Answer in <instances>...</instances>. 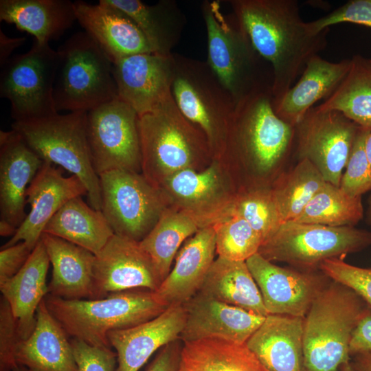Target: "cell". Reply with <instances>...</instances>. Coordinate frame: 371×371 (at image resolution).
<instances>
[{"label":"cell","mask_w":371,"mask_h":371,"mask_svg":"<svg viewBox=\"0 0 371 371\" xmlns=\"http://www.w3.org/2000/svg\"><path fill=\"white\" fill-rule=\"evenodd\" d=\"M254 47L271 65L273 102L293 85L308 60L325 49L329 29L309 31L295 0H230Z\"/></svg>","instance_id":"1"},{"label":"cell","mask_w":371,"mask_h":371,"mask_svg":"<svg viewBox=\"0 0 371 371\" xmlns=\"http://www.w3.org/2000/svg\"><path fill=\"white\" fill-rule=\"evenodd\" d=\"M201 10L207 37L206 63L235 104L272 88L271 65L255 49L234 12L224 13L220 1L215 0L203 1Z\"/></svg>","instance_id":"2"},{"label":"cell","mask_w":371,"mask_h":371,"mask_svg":"<svg viewBox=\"0 0 371 371\" xmlns=\"http://www.w3.org/2000/svg\"><path fill=\"white\" fill-rule=\"evenodd\" d=\"M47 308L69 337L111 348L108 333L149 321L168 306L154 291L132 289L98 300H65L47 294Z\"/></svg>","instance_id":"3"},{"label":"cell","mask_w":371,"mask_h":371,"mask_svg":"<svg viewBox=\"0 0 371 371\" xmlns=\"http://www.w3.org/2000/svg\"><path fill=\"white\" fill-rule=\"evenodd\" d=\"M369 306L353 290L330 279L304 319L307 371H339L349 361L352 333Z\"/></svg>","instance_id":"4"},{"label":"cell","mask_w":371,"mask_h":371,"mask_svg":"<svg viewBox=\"0 0 371 371\" xmlns=\"http://www.w3.org/2000/svg\"><path fill=\"white\" fill-rule=\"evenodd\" d=\"M139 128L142 173L157 186L213 155L205 135L182 115L172 95L157 109L139 117Z\"/></svg>","instance_id":"5"},{"label":"cell","mask_w":371,"mask_h":371,"mask_svg":"<svg viewBox=\"0 0 371 371\" xmlns=\"http://www.w3.org/2000/svg\"><path fill=\"white\" fill-rule=\"evenodd\" d=\"M12 129L44 162L59 165L78 177L87 189L91 206L101 210L100 179L93 166L87 137V112L14 121Z\"/></svg>","instance_id":"6"},{"label":"cell","mask_w":371,"mask_h":371,"mask_svg":"<svg viewBox=\"0 0 371 371\" xmlns=\"http://www.w3.org/2000/svg\"><path fill=\"white\" fill-rule=\"evenodd\" d=\"M295 141V126L275 113L270 88L254 92L236 104L223 153L266 172L281 163Z\"/></svg>","instance_id":"7"},{"label":"cell","mask_w":371,"mask_h":371,"mask_svg":"<svg viewBox=\"0 0 371 371\" xmlns=\"http://www.w3.org/2000/svg\"><path fill=\"white\" fill-rule=\"evenodd\" d=\"M58 52L54 87L58 112H88L118 98L113 63L86 32L73 34Z\"/></svg>","instance_id":"8"},{"label":"cell","mask_w":371,"mask_h":371,"mask_svg":"<svg viewBox=\"0 0 371 371\" xmlns=\"http://www.w3.org/2000/svg\"><path fill=\"white\" fill-rule=\"evenodd\" d=\"M172 97L182 115L205 136L213 155L224 150L236 104L206 62L172 53Z\"/></svg>","instance_id":"9"},{"label":"cell","mask_w":371,"mask_h":371,"mask_svg":"<svg viewBox=\"0 0 371 371\" xmlns=\"http://www.w3.org/2000/svg\"><path fill=\"white\" fill-rule=\"evenodd\" d=\"M371 246V232L355 227L282 222L258 251L267 260L315 271L327 259L344 258Z\"/></svg>","instance_id":"10"},{"label":"cell","mask_w":371,"mask_h":371,"mask_svg":"<svg viewBox=\"0 0 371 371\" xmlns=\"http://www.w3.org/2000/svg\"><path fill=\"white\" fill-rule=\"evenodd\" d=\"M59 61L58 50L34 41L30 50L12 56L1 68L0 96L10 101L15 122L58 113L54 87Z\"/></svg>","instance_id":"11"},{"label":"cell","mask_w":371,"mask_h":371,"mask_svg":"<svg viewBox=\"0 0 371 371\" xmlns=\"http://www.w3.org/2000/svg\"><path fill=\"white\" fill-rule=\"evenodd\" d=\"M102 212L115 234L137 242L156 225L168 203L142 173L114 170L99 175Z\"/></svg>","instance_id":"12"},{"label":"cell","mask_w":371,"mask_h":371,"mask_svg":"<svg viewBox=\"0 0 371 371\" xmlns=\"http://www.w3.org/2000/svg\"><path fill=\"white\" fill-rule=\"evenodd\" d=\"M87 137L98 176L114 170L142 173L139 115L120 98L87 112Z\"/></svg>","instance_id":"13"},{"label":"cell","mask_w":371,"mask_h":371,"mask_svg":"<svg viewBox=\"0 0 371 371\" xmlns=\"http://www.w3.org/2000/svg\"><path fill=\"white\" fill-rule=\"evenodd\" d=\"M295 126L299 160H308L326 182L339 186L360 126L339 111L313 106Z\"/></svg>","instance_id":"14"},{"label":"cell","mask_w":371,"mask_h":371,"mask_svg":"<svg viewBox=\"0 0 371 371\" xmlns=\"http://www.w3.org/2000/svg\"><path fill=\"white\" fill-rule=\"evenodd\" d=\"M218 161L198 171L186 168L165 178L157 186L168 206L192 215L201 228L213 225L226 213L236 193L230 190L228 181Z\"/></svg>","instance_id":"15"},{"label":"cell","mask_w":371,"mask_h":371,"mask_svg":"<svg viewBox=\"0 0 371 371\" xmlns=\"http://www.w3.org/2000/svg\"><path fill=\"white\" fill-rule=\"evenodd\" d=\"M245 262L269 315L305 317L329 280L322 271L319 274L315 271L280 267L258 253Z\"/></svg>","instance_id":"16"},{"label":"cell","mask_w":371,"mask_h":371,"mask_svg":"<svg viewBox=\"0 0 371 371\" xmlns=\"http://www.w3.org/2000/svg\"><path fill=\"white\" fill-rule=\"evenodd\" d=\"M95 256L91 300L132 289L155 292L161 284L151 258L139 242L114 234Z\"/></svg>","instance_id":"17"},{"label":"cell","mask_w":371,"mask_h":371,"mask_svg":"<svg viewBox=\"0 0 371 371\" xmlns=\"http://www.w3.org/2000/svg\"><path fill=\"white\" fill-rule=\"evenodd\" d=\"M172 73V54H138L113 63L118 98L139 117L155 111L171 96Z\"/></svg>","instance_id":"18"},{"label":"cell","mask_w":371,"mask_h":371,"mask_svg":"<svg viewBox=\"0 0 371 371\" xmlns=\"http://www.w3.org/2000/svg\"><path fill=\"white\" fill-rule=\"evenodd\" d=\"M183 305L186 322L179 339L183 343L218 339L245 344L266 317L200 292Z\"/></svg>","instance_id":"19"},{"label":"cell","mask_w":371,"mask_h":371,"mask_svg":"<svg viewBox=\"0 0 371 371\" xmlns=\"http://www.w3.org/2000/svg\"><path fill=\"white\" fill-rule=\"evenodd\" d=\"M87 194L81 181L75 175L64 177L62 170L44 162L26 190L30 211L12 238L1 248L25 241L35 247L52 216L67 201Z\"/></svg>","instance_id":"20"},{"label":"cell","mask_w":371,"mask_h":371,"mask_svg":"<svg viewBox=\"0 0 371 371\" xmlns=\"http://www.w3.org/2000/svg\"><path fill=\"white\" fill-rule=\"evenodd\" d=\"M77 21L114 63L124 58L153 52L144 34L124 12L100 0L74 1Z\"/></svg>","instance_id":"21"},{"label":"cell","mask_w":371,"mask_h":371,"mask_svg":"<svg viewBox=\"0 0 371 371\" xmlns=\"http://www.w3.org/2000/svg\"><path fill=\"white\" fill-rule=\"evenodd\" d=\"M44 161L14 130L0 131V215L18 229L25 212L27 186Z\"/></svg>","instance_id":"22"},{"label":"cell","mask_w":371,"mask_h":371,"mask_svg":"<svg viewBox=\"0 0 371 371\" xmlns=\"http://www.w3.org/2000/svg\"><path fill=\"white\" fill-rule=\"evenodd\" d=\"M185 322L183 305H172L149 321L110 331L108 339L117 354L115 371H138L155 351L179 339Z\"/></svg>","instance_id":"23"},{"label":"cell","mask_w":371,"mask_h":371,"mask_svg":"<svg viewBox=\"0 0 371 371\" xmlns=\"http://www.w3.org/2000/svg\"><path fill=\"white\" fill-rule=\"evenodd\" d=\"M304 319L269 314L245 344L268 371H307Z\"/></svg>","instance_id":"24"},{"label":"cell","mask_w":371,"mask_h":371,"mask_svg":"<svg viewBox=\"0 0 371 371\" xmlns=\"http://www.w3.org/2000/svg\"><path fill=\"white\" fill-rule=\"evenodd\" d=\"M216 253V237L211 226L200 229L186 240L175 256L174 267L155 291L168 306L183 304L200 289Z\"/></svg>","instance_id":"25"},{"label":"cell","mask_w":371,"mask_h":371,"mask_svg":"<svg viewBox=\"0 0 371 371\" xmlns=\"http://www.w3.org/2000/svg\"><path fill=\"white\" fill-rule=\"evenodd\" d=\"M36 318L34 330L17 346V365L27 371H78L71 340L47 308L45 299L37 308Z\"/></svg>","instance_id":"26"},{"label":"cell","mask_w":371,"mask_h":371,"mask_svg":"<svg viewBox=\"0 0 371 371\" xmlns=\"http://www.w3.org/2000/svg\"><path fill=\"white\" fill-rule=\"evenodd\" d=\"M351 65L350 59L334 63L318 54L311 57L296 84L282 98L273 102L278 117L295 126L321 99L328 98L339 87Z\"/></svg>","instance_id":"27"},{"label":"cell","mask_w":371,"mask_h":371,"mask_svg":"<svg viewBox=\"0 0 371 371\" xmlns=\"http://www.w3.org/2000/svg\"><path fill=\"white\" fill-rule=\"evenodd\" d=\"M41 239L52 265L48 294L65 300H91L95 255L47 234L43 233Z\"/></svg>","instance_id":"28"},{"label":"cell","mask_w":371,"mask_h":371,"mask_svg":"<svg viewBox=\"0 0 371 371\" xmlns=\"http://www.w3.org/2000/svg\"><path fill=\"white\" fill-rule=\"evenodd\" d=\"M49 259L40 239L23 267L13 277L0 284L17 323L21 339H27L36 325L37 308L48 294L46 277Z\"/></svg>","instance_id":"29"},{"label":"cell","mask_w":371,"mask_h":371,"mask_svg":"<svg viewBox=\"0 0 371 371\" xmlns=\"http://www.w3.org/2000/svg\"><path fill=\"white\" fill-rule=\"evenodd\" d=\"M0 21L32 34L39 43H49L77 19L69 0H1Z\"/></svg>","instance_id":"30"},{"label":"cell","mask_w":371,"mask_h":371,"mask_svg":"<svg viewBox=\"0 0 371 371\" xmlns=\"http://www.w3.org/2000/svg\"><path fill=\"white\" fill-rule=\"evenodd\" d=\"M122 10L137 25L153 52L168 56L179 42L186 25L184 13L174 0L147 5L139 0H106Z\"/></svg>","instance_id":"31"},{"label":"cell","mask_w":371,"mask_h":371,"mask_svg":"<svg viewBox=\"0 0 371 371\" xmlns=\"http://www.w3.org/2000/svg\"><path fill=\"white\" fill-rule=\"evenodd\" d=\"M198 292L258 315H269L245 261L218 256Z\"/></svg>","instance_id":"32"},{"label":"cell","mask_w":371,"mask_h":371,"mask_svg":"<svg viewBox=\"0 0 371 371\" xmlns=\"http://www.w3.org/2000/svg\"><path fill=\"white\" fill-rule=\"evenodd\" d=\"M43 233L83 247L94 255L115 234L102 210L89 206L82 196L73 198L63 205Z\"/></svg>","instance_id":"33"},{"label":"cell","mask_w":371,"mask_h":371,"mask_svg":"<svg viewBox=\"0 0 371 371\" xmlns=\"http://www.w3.org/2000/svg\"><path fill=\"white\" fill-rule=\"evenodd\" d=\"M180 368L186 371H268L245 344L218 339L183 343Z\"/></svg>","instance_id":"34"},{"label":"cell","mask_w":371,"mask_h":371,"mask_svg":"<svg viewBox=\"0 0 371 371\" xmlns=\"http://www.w3.org/2000/svg\"><path fill=\"white\" fill-rule=\"evenodd\" d=\"M200 229V223L192 215L168 206L152 230L139 242L151 258L161 282L169 274L182 243Z\"/></svg>","instance_id":"35"},{"label":"cell","mask_w":371,"mask_h":371,"mask_svg":"<svg viewBox=\"0 0 371 371\" xmlns=\"http://www.w3.org/2000/svg\"><path fill=\"white\" fill-rule=\"evenodd\" d=\"M350 60L343 81L316 107L339 111L359 126L371 129V59L355 55Z\"/></svg>","instance_id":"36"},{"label":"cell","mask_w":371,"mask_h":371,"mask_svg":"<svg viewBox=\"0 0 371 371\" xmlns=\"http://www.w3.org/2000/svg\"><path fill=\"white\" fill-rule=\"evenodd\" d=\"M322 174L307 159H300L271 188L282 222L294 221L325 184Z\"/></svg>","instance_id":"37"},{"label":"cell","mask_w":371,"mask_h":371,"mask_svg":"<svg viewBox=\"0 0 371 371\" xmlns=\"http://www.w3.org/2000/svg\"><path fill=\"white\" fill-rule=\"evenodd\" d=\"M363 215L361 196H350L339 186L326 182L294 221L330 227H355Z\"/></svg>","instance_id":"38"},{"label":"cell","mask_w":371,"mask_h":371,"mask_svg":"<svg viewBox=\"0 0 371 371\" xmlns=\"http://www.w3.org/2000/svg\"><path fill=\"white\" fill-rule=\"evenodd\" d=\"M218 257L234 261H246L258 253L262 238L240 216L226 211L212 225Z\"/></svg>","instance_id":"39"},{"label":"cell","mask_w":371,"mask_h":371,"mask_svg":"<svg viewBox=\"0 0 371 371\" xmlns=\"http://www.w3.org/2000/svg\"><path fill=\"white\" fill-rule=\"evenodd\" d=\"M227 211L243 217L262 242L282 223L270 188H257L236 194Z\"/></svg>","instance_id":"40"},{"label":"cell","mask_w":371,"mask_h":371,"mask_svg":"<svg viewBox=\"0 0 371 371\" xmlns=\"http://www.w3.org/2000/svg\"><path fill=\"white\" fill-rule=\"evenodd\" d=\"M370 130L360 126L341 178L339 188L352 197L361 196L371 190V168L364 148Z\"/></svg>","instance_id":"41"},{"label":"cell","mask_w":371,"mask_h":371,"mask_svg":"<svg viewBox=\"0 0 371 371\" xmlns=\"http://www.w3.org/2000/svg\"><path fill=\"white\" fill-rule=\"evenodd\" d=\"M319 269L329 279L353 290L371 306V268L350 265L344 258H331L322 262Z\"/></svg>","instance_id":"42"},{"label":"cell","mask_w":371,"mask_h":371,"mask_svg":"<svg viewBox=\"0 0 371 371\" xmlns=\"http://www.w3.org/2000/svg\"><path fill=\"white\" fill-rule=\"evenodd\" d=\"M352 23L371 28V0H351L326 16L306 23L309 31L318 34L330 26Z\"/></svg>","instance_id":"43"},{"label":"cell","mask_w":371,"mask_h":371,"mask_svg":"<svg viewBox=\"0 0 371 371\" xmlns=\"http://www.w3.org/2000/svg\"><path fill=\"white\" fill-rule=\"evenodd\" d=\"M21 340L16 320L3 297L0 302V371H12L17 366L15 353Z\"/></svg>","instance_id":"44"},{"label":"cell","mask_w":371,"mask_h":371,"mask_svg":"<svg viewBox=\"0 0 371 371\" xmlns=\"http://www.w3.org/2000/svg\"><path fill=\"white\" fill-rule=\"evenodd\" d=\"M78 371H115L117 354L109 347L91 346L81 340H71Z\"/></svg>","instance_id":"45"},{"label":"cell","mask_w":371,"mask_h":371,"mask_svg":"<svg viewBox=\"0 0 371 371\" xmlns=\"http://www.w3.org/2000/svg\"><path fill=\"white\" fill-rule=\"evenodd\" d=\"M32 249L25 241L1 248L0 284L13 277L23 267L29 258Z\"/></svg>","instance_id":"46"},{"label":"cell","mask_w":371,"mask_h":371,"mask_svg":"<svg viewBox=\"0 0 371 371\" xmlns=\"http://www.w3.org/2000/svg\"><path fill=\"white\" fill-rule=\"evenodd\" d=\"M181 341L177 339L160 348L146 371H179L183 348Z\"/></svg>","instance_id":"47"},{"label":"cell","mask_w":371,"mask_h":371,"mask_svg":"<svg viewBox=\"0 0 371 371\" xmlns=\"http://www.w3.org/2000/svg\"><path fill=\"white\" fill-rule=\"evenodd\" d=\"M350 355L371 353V306L365 311L354 330L349 345Z\"/></svg>","instance_id":"48"},{"label":"cell","mask_w":371,"mask_h":371,"mask_svg":"<svg viewBox=\"0 0 371 371\" xmlns=\"http://www.w3.org/2000/svg\"><path fill=\"white\" fill-rule=\"evenodd\" d=\"M26 41L25 37L8 36L0 30V67L1 69L11 58L12 53Z\"/></svg>","instance_id":"49"},{"label":"cell","mask_w":371,"mask_h":371,"mask_svg":"<svg viewBox=\"0 0 371 371\" xmlns=\"http://www.w3.org/2000/svg\"><path fill=\"white\" fill-rule=\"evenodd\" d=\"M353 356L352 363L357 371H371L370 352H360Z\"/></svg>","instance_id":"50"},{"label":"cell","mask_w":371,"mask_h":371,"mask_svg":"<svg viewBox=\"0 0 371 371\" xmlns=\"http://www.w3.org/2000/svg\"><path fill=\"white\" fill-rule=\"evenodd\" d=\"M17 229L9 223L0 220V235L1 236H13Z\"/></svg>","instance_id":"51"},{"label":"cell","mask_w":371,"mask_h":371,"mask_svg":"<svg viewBox=\"0 0 371 371\" xmlns=\"http://www.w3.org/2000/svg\"><path fill=\"white\" fill-rule=\"evenodd\" d=\"M364 148L366 155L371 168V130H370L366 135Z\"/></svg>","instance_id":"52"},{"label":"cell","mask_w":371,"mask_h":371,"mask_svg":"<svg viewBox=\"0 0 371 371\" xmlns=\"http://www.w3.org/2000/svg\"><path fill=\"white\" fill-rule=\"evenodd\" d=\"M366 221L368 225L371 227V190L368 199V206L366 212Z\"/></svg>","instance_id":"53"},{"label":"cell","mask_w":371,"mask_h":371,"mask_svg":"<svg viewBox=\"0 0 371 371\" xmlns=\"http://www.w3.org/2000/svg\"><path fill=\"white\" fill-rule=\"evenodd\" d=\"M339 371H357L355 367L353 366L352 363L349 361L344 363L340 369Z\"/></svg>","instance_id":"54"},{"label":"cell","mask_w":371,"mask_h":371,"mask_svg":"<svg viewBox=\"0 0 371 371\" xmlns=\"http://www.w3.org/2000/svg\"><path fill=\"white\" fill-rule=\"evenodd\" d=\"M12 371H27L26 368H24L23 366H20V365H17L16 366H15L14 368V369L12 370Z\"/></svg>","instance_id":"55"},{"label":"cell","mask_w":371,"mask_h":371,"mask_svg":"<svg viewBox=\"0 0 371 371\" xmlns=\"http://www.w3.org/2000/svg\"><path fill=\"white\" fill-rule=\"evenodd\" d=\"M179 371H186V370H185L180 368Z\"/></svg>","instance_id":"56"}]
</instances>
